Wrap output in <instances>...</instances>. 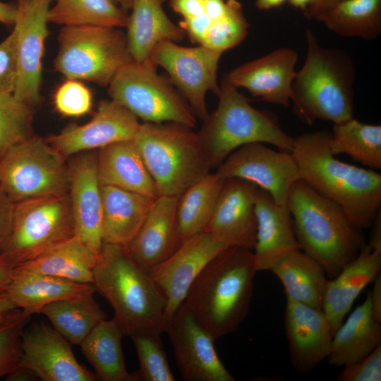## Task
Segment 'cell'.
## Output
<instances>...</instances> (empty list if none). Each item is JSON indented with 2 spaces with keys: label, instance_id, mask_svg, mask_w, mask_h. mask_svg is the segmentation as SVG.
Segmentation results:
<instances>
[{
  "label": "cell",
  "instance_id": "cell-4",
  "mask_svg": "<svg viewBox=\"0 0 381 381\" xmlns=\"http://www.w3.org/2000/svg\"><path fill=\"white\" fill-rule=\"evenodd\" d=\"M96 291L112 306L124 335L144 328L165 332V298L125 247L102 243L93 269Z\"/></svg>",
  "mask_w": 381,
  "mask_h": 381
},
{
  "label": "cell",
  "instance_id": "cell-7",
  "mask_svg": "<svg viewBox=\"0 0 381 381\" xmlns=\"http://www.w3.org/2000/svg\"><path fill=\"white\" fill-rule=\"evenodd\" d=\"M159 196H180L212 168L193 128L175 122H143L133 139Z\"/></svg>",
  "mask_w": 381,
  "mask_h": 381
},
{
  "label": "cell",
  "instance_id": "cell-2",
  "mask_svg": "<svg viewBox=\"0 0 381 381\" xmlns=\"http://www.w3.org/2000/svg\"><path fill=\"white\" fill-rule=\"evenodd\" d=\"M256 272L251 249L226 247L201 271L182 304L216 340L246 318Z\"/></svg>",
  "mask_w": 381,
  "mask_h": 381
},
{
  "label": "cell",
  "instance_id": "cell-33",
  "mask_svg": "<svg viewBox=\"0 0 381 381\" xmlns=\"http://www.w3.org/2000/svg\"><path fill=\"white\" fill-rule=\"evenodd\" d=\"M123 332L116 321L104 319L85 338L80 346L102 381H137L126 369L121 340Z\"/></svg>",
  "mask_w": 381,
  "mask_h": 381
},
{
  "label": "cell",
  "instance_id": "cell-5",
  "mask_svg": "<svg viewBox=\"0 0 381 381\" xmlns=\"http://www.w3.org/2000/svg\"><path fill=\"white\" fill-rule=\"evenodd\" d=\"M306 39V59L292 85L295 111L308 124L316 120L335 124L353 118L356 69L350 56L322 47L309 29Z\"/></svg>",
  "mask_w": 381,
  "mask_h": 381
},
{
  "label": "cell",
  "instance_id": "cell-56",
  "mask_svg": "<svg viewBox=\"0 0 381 381\" xmlns=\"http://www.w3.org/2000/svg\"><path fill=\"white\" fill-rule=\"evenodd\" d=\"M17 309L11 301L6 289L0 290V320L10 311Z\"/></svg>",
  "mask_w": 381,
  "mask_h": 381
},
{
  "label": "cell",
  "instance_id": "cell-45",
  "mask_svg": "<svg viewBox=\"0 0 381 381\" xmlns=\"http://www.w3.org/2000/svg\"><path fill=\"white\" fill-rule=\"evenodd\" d=\"M339 381H380L381 344L361 359L344 366Z\"/></svg>",
  "mask_w": 381,
  "mask_h": 381
},
{
  "label": "cell",
  "instance_id": "cell-11",
  "mask_svg": "<svg viewBox=\"0 0 381 381\" xmlns=\"http://www.w3.org/2000/svg\"><path fill=\"white\" fill-rule=\"evenodd\" d=\"M68 193L14 204L12 226L1 255L15 266L74 236Z\"/></svg>",
  "mask_w": 381,
  "mask_h": 381
},
{
  "label": "cell",
  "instance_id": "cell-29",
  "mask_svg": "<svg viewBox=\"0 0 381 381\" xmlns=\"http://www.w3.org/2000/svg\"><path fill=\"white\" fill-rule=\"evenodd\" d=\"M6 290L16 308L30 316L40 313L45 306L53 302L82 298L97 291L91 283L22 272L15 267Z\"/></svg>",
  "mask_w": 381,
  "mask_h": 381
},
{
  "label": "cell",
  "instance_id": "cell-3",
  "mask_svg": "<svg viewBox=\"0 0 381 381\" xmlns=\"http://www.w3.org/2000/svg\"><path fill=\"white\" fill-rule=\"evenodd\" d=\"M286 207L300 250L322 265L328 279L336 277L364 245L361 229L341 207L301 179L292 185Z\"/></svg>",
  "mask_w": 381,
  "mask_h": 381
},
{
  "label": "cell",
  "instance_id": "cell-57",
  "mask_svg": "<svg viewBox=\"0 0 381 381\" xmlns=\"http://www.w3.org/2000/svg\"><path fill=\"white\" fill-rule=\"evenodd\" d=\"M286 0H256L255 6L260 10H269L281 6Z\"/></svg>",
  "mask_w": 381,
  "mask_h": 381
},
{
  "label": "cell",
  "instance_id": "cell-47",
  "mask_svg": "<svg viewBox=\"0 0 381 381\" xmlns=\"http://www.w3.org/2000/svg\"><path fill=\"white\" fill-rule=\"evenodd\" d=\"M14 204L0 187V255L11 233Z\"/></svg>",
  "mask_w": 381,
  "mask_h": 381
},
{
  "label": "cell",
  "instance_id": "cell-58",
  "mask_svg": "<svg viewBox=\"0 0 381 381\" xmlns=\"http://www.w3.org/2000/svg\"><path fill=\"white\" fill-rule=\"evenodd\" d=\"M315 0H289L290 3L295 7L305 10Z\"/></svg>",
  "mask_w": 381,
  "mask_h": 381
},
{
  "label": "cell",
  "instance_id": "cell-62",
  "mask_svg": "<svg viewBox=\"0 0 381 381\" xmlns=\"http://www.w3.org/2000/svg\"><path fill=\"white\" fill-rule=\"evenodd\" d=\"M114 1V0H113ZM115 2V1H114Z\"/></svg>",
  "mask_w": 381,
  "mask_h": 381
},
{
  "label": "cell",
  "instance_id": "cell-1",
  "mask_svg": "<svg viewBox=\"0 0 381 381\" xmlns=\"http://www.w3.org/2000/svg\"><path fill=\"white\" fill-rule=\"evenodd\" d=\"M329 138L326 131L294 138L291 154L300 179L340 206L355 226L370 227L381 207V174L337 159Z\"/></svg>",
  "mask_w": 381,
  "mask_h": 381
},
{
  "label": "cell",
  "instance_id": "cell-37",
  "mask_svg": "<svg viewBox=\"0 0 381 381\" xmlns=\"http://www.w3.org/2000/svg\"><path fill=\"white\" fill-rule=\"evenodd\" d=\"M329 148L334 155L346 154L370 169H381V126L354 117L333 125Z\"/></svg>",
  "mask_w": 381,
  "mask_h": 381
},
{
  "label": "cell",
  "instance_id": "cell-20",
  "mask_svg": "<svg viewBox=\"0 0 381 381\" xmlns=\"http://www.w3.org/2000/svg\"><path fill=\"white\" fill-rule=\"evenodd\" d=\"M297 61L295 50L279 48L236 67L224 78L236 88H244L254 97L287 107L292 99Z\"/></svg>",
  "mask_w": 381,
  "mask_h": 381
},
{
  "label": "cell",
  "instance_id": "cell-55",
  "mask_svg": "<svg viewBox=\"0 0 381 381\" xmlns=\"http://www.w3.org/2000/svg\"><path fill=\"white\" fill-rule=\"evenodd\" d=\"M37 375L30 369L18 366L6 375L7 381H33L37 380Z\"/></svg>",
  "mask_w": 381,
  "mask_h": 381
},
{
  "label": "cell",
  "instance_id": "cell-15",
  "mask_svg": "<svg viewBox=\"0 0 381 381\" xmlns=\"http://www.w3.org/2000/svg\"><path fill=\"white\" fill-rule=\"evenodd\" d=\"M165 332L170 338L184 380H236L219 359L213 337L183 304L168 322Z\"/></svg>",
  "mask_w": 381,
  "mask_h": 381
},
{
  "label": "cell",
  "instance_id": "cell-42",
  "mask_svg": "<svg viewBox=\"0 0 381 381\" xmlns=\"http://www.w3.org/2000/svg\"><path fill=\"white\" fill-rule=\"evenodd\" d=\"M30 315L14 309L0 320V378L19 366L21 338Z\"/></svg>",
  "mask_w": 381,
  "mask_h": 381
},
{
  "label": "cell",
  "instance_id": "cell-38",
  "mask_svg": "<svg viewBox=\"0 0 381 381\" xmlns=\"http://www.w3.org/2000/svg\"><path fill=\"white\" fill-rule=\"evenodd\" d=\"M49 22L64 26L126 28L128 15L113 0H52Z\"/></svg>",
  "mask_w": 381,
  "mask_h": 381
},
{
  "label": "cell",
  "instance_id": "cell-49",
  "mask_svg": "<svg viewBox=\"0 0 381 381\" xmlns=\"http://www.w3.org/2000/svg\"><path fill=\"white\" fill-rule=\"evenodd\" d=\"M373 289L368 292L370 311L373 318L381 323V277L380 274L374 279Z\"/></svg>",
  "mask_w": 381,
  "mask_h": 381
},
{
  "label": "cell",
  "instance_id": "cell-22",
  "mask_svg": "<svg viewBox=\"0 0 381 381\" xmlns=\"http://www.w3.org/2000/svg\"><path fill=\"white\" fill-rule=\"evenodd\" d=\"M68 195L74 235L97 255L102 246V197L97 175V154L84 152L68 163Z\"/></svg>",
  "mask_w": 381,
  "mask_h": 381
},
{
  "label": "cell",
  "instance_id": "cell-50",
  "mask_svg": "<svg viewBox=\"0 0 381 381\" xmlns=\"http://www.w3.org/2000/svg\"><path fill=\"white\" fill-rule=\"evenodd\" d=\"M343 1L344 0H316L302 12L306 19L315 20L319 15Z\"/></svg>",
  "mask_w": 381,
  "mask_h": 381
},
{
  "label": "cell",
  "instance_id": "cell-60",
  "mask_svg": "<svg viewBox=\"0 0 381 381\" xmlns=\"http://www.w3.org/2000/svg\"><path fill=\"white\" fill-rule=\"evenodd\" d=\"M25 1V0H18V1Z\"/></svg>",
  "mask_w": 381,
  "mask_h": 381
},
{
  "label": "cell",
  "instance_id": "cell-18",
  "mask_svg": "<svg viewBox=\"0 0 381 381\" xmlns=\"http://www.w3.org/2000/svg\"><path fill=\"white\" fill-rule=\"evenodd\" d=\"M70 344L52 325L35 322L23 332L19 366L43 381L96 380L77 361Z\"/></svg>",
  "mask_w": 381,
  "mask_h": 381
},
{
  "label": "cell",
  "instance_id": "cell-6",
  "mask_svg": "<svg viewBox=\"0 0 381 381\" xmlns=\"http://www.w3.org/2000/svg\"><path fill=\"white\" fill-rule=\"evenodd\" d=\"M217 108L209 113L197 134L212 167H217L234 150L262 143L291 152L294 138L281 128L277 116L253 107L224 77Z\"/></svg>",
  "mask_w": 381,
  "mask_h": 381
},
{
  "label": "cell",
  "instance_id": "cell-34",
  "mask_svg": "<svg viewBox=\"0 0 381 381\" xmlns=\"http://www.w3.org/2000/svg\"><path fill=\"white\" fill-rule=\"evenodd\" d=\"M224 181L215 172H210L179 196L176 224L181 243L205 230L213 215Z\"/></svg>",
  "mask_w": 381,
  "mask_h": 381
},
{
  "label": "cell",
  "instance_id": "cell-46",
  "mask_svg": "<svg viewBox=\"0 0 381 381\" xmlns=\"http://www.w3.org/2000/svg\"><path fill=\"white\" fill-rule=\"evenodd\" d=\"M212 22L211 19L203 13L196 17L183 19L179 26L193 43L200 45L205 41Z\"/></svg>",
  "mask_w": 381,
  "mask_h": 381
},
{
  "label": "cell",
  "instance_id": "cell-28",
  "mask_svg": "<svg viewBox=\"0 0 381 381\" xmlns=\"http://www.w3.org/2000/svg\"><path fill=\"white\" fill-rule=\"evenodd\" d=\"M167 1L132 0L126 36L133 61H148L157 44L167 40L179 42L186 36L166 14L163 5Z\"/></svg>",
  "mask_w": 381,
  "mask_h": 381
},
{
  "label": "cell",
  "instance_id": "cell-31",
  "mask_svg": "<svg viewBox=\"0 0 381 381\" xmlns=\"http://www.w3.org/2000/svg\"><path fill=\"white\" fill-rule=\"evenodd\" d=\"M97 260V255L74 236L37 257L16 265L15 268L25 272L92 284Z\"/></svg>",
  "mask_w": 381,
  "mask_h": 381
},
{
  "label": "cell",
  "instance_id": "cell-10",
  "mask_svg": "<svg viewBox=\"0 0 381 381\" xmlns=\"http://www.w3.org/2000/svg\"><path fill=\"white\" fill-rule=\"evenodd\" d=\"M66 157L34 135L13 147L0 160V187L14 202L68 193Z\"/></svg>",
  "mask_w": 381,
  "mask_h": 381
},
{
  "label": "cell",
  "instance_id": "cell-39",
  "mask_svg": "<svg viewBox=\"0 0 381 381\" xmlns=\"http://www.w3.org/2000/svg\"><path fill=\"white\" fill-rule=\"evenodd\" d=\"M157 329H140L129 336L138 354L139 370L135 373L136 380L141 381H174L161 334Z\"/></svg>",
  "mask_w": 381,
  "mask_h": 381
},
{
  "label": "cell",
  "instance_id": "cell-35",
  "mask_svg": "<svg viewBox=\"0 0 381 381\" xmlns=\"http://www.w3.org/2000/svg\"><path fill=\"white\" fill-rule=\"evenodd\" d=\"M315 20L344 37L373 40L381 34V0H344Z\"/></svg>",
  "mask_w": 381,
  "mask_h": 381
},
{
  "label": "cell",
  "instance_id": "cell-30",
  "mask_svg": "<svg viewBox=\"0 0 381 381\" xmlns=\"http://www.w3.org/2000/svg\"><path fill=\"white\" fill-rule=\"evenodd\" d=\"M380 344L381 323L373 318L368 293L365 301L334 333L327 358L331 365L344 367L365 357Z\"/></svg>",
  "mask_w": 381,
  "mask_h": 381
},
{
  "label": "cell",
  "instance_id": "cell-19",
  "mask_svg": "<svg viewBox=\"0 0 381 381\" xmlns=\"http://www.w3.org/2000/svg\"><path fill=\"white\" fill-rule=\"evenodd\" d=\"M258 188L244 179L225 180L205 231L226 247L252 250L256 236L255 200Z\"/></svg>",
  "mask_w": 381,
  "mask_h": 381
},
{
  "label": "cell",
  "instance_id": "cell-52",
  "mask_svg": "<svg viewBox=\"0 0 381 381\" xmlns=\"http://www.w3.org/2000/svg\"><path fill=\"white\" fill-rule=\"evenodd\" d=\"M18 13L17 4L0 1V23L15 24Z\"/></svg>",
  "mask_w": 381,
  "mask_h": 381
},
{
  "label": "cell",
  "instance_id": "cell-13",
  "mask_svg": "<svg viewBox=\"0 0 381 381\" xmlns=\"http://www.w3.org/2000/svg\"><path fill=\"white\" fill-rule=\"evenodd\" d=\"M217 168L215 173L222 179L246 180L267 191L277 204L286 207L292 185L301 179L291 152L274 150L262 143L238 147Z\"/></svg>",
  "mask_w": 381,
  "mask_h": 381
},
{
  "label": "cell",
  "instance_id": "cell-41",
  "mask_svg": "<svg viewBox=\"0 0 381 381\" xmlns=\"http://www.w3.org/2000/svg\"><path fill=\"white\" fill-rule=\"evenodd\" d=\"M224 14L212 21L202 45L224 53L243 41L248 32V23L238 0H226Z\"/></svg>",
  "mask_w": 381,
  "mask_h": 381
},
{
  "label": "cell",
  "instance_id": "cell-25",
  "mask_svg": "<svg viewBox=\"0 0 381 381\" xmlns=\"http://www.w3.org/2000/svg\"><path fill=\"white\" fill-rule=\"evenodd\" d=\"M381 250L364 244L354 259L338 274L329 279L322 310L329 322L332 334L363 289L380 274Z\"/></svg>",
  "mask_w": 381,
  "mask_h": 381
},
{
  "label": "cell",
  "instance_id": "cell-40",
  "mask_svg": "<svg viewBox=\"0 0 381 381\" xmlns=\"http://www.w3.org/2000/svg\"><path fill=\"white\" fill-rule=\"evenodd\" d=\"M33 107L13 94L0 95V160L13 147L34 136Z\"/></svg>",
  "mask_w": 381,
  "mask_h": 381
},
{
  "label": "cell",
  "instance_id": "cell-48",
  "mask_svg": "<svg viewBox=\"0 0 381 381\" xmlns=\"http://www.w3.org/2000/svg\"><path fill=\"white\" fill-rule=\"evenodd\" d=\"M172 10L183 19L196 17L205 13L203 0H168Z\"/></svg>",
  "mask_w": 381,
  "mask_h": 381
},
{
  "label": "cell",
  "instance_id": "cell-36",
  "mask_svg": "<svg viewBox=\"0 0 381 381\" xmlns=\"http://www.w3.org/2000/svg\"><path fill=\"white\" fill-rule=\"evenodd\" d=\"M93 296L57 301L45 306L40 313L71 344L80 346L94 327L107 319Z\"/></svg>",
  "mask_w": 381,
  "mask_h": 381
},
{
  "label": "cell",
  "instance_id": "cell-27",
  "mask_svg": "<svg viewBox=\"0 0 381 381\" xmlns=\"http://www.w3.org/2000/svg\"><path fill=\"white\" fill-rule=\"evenodd\" d=\"M100 186L118 187L156 199V184L133 140L109 145L97 153Z\"/></svg>",
  "mask_w": 381,
  "mask_h": 381
},
{
  "label": "cell",
  "instance_id": "cell-24",
  "mask_svg": "<svg viewBox=\"0 0 381 381\" xmlns=\"http://www.w3.org/2000/svg\"><path fill=\"white\" fill-rule=\"evenodd\" d=\"M256 236L253 256L257 272L270 271L287 254L300 249L291 214L265 190L258 188L255 200Z\"/></svg>",
  "mask_w": 381,
  "mask_h": 381
},
{
  "label": "cell",
  "instance_id": "cell-12",
  "mask_svg": "<svg viewBox=\"0 0 381 381\" xmlns=\"http://www.w3.org/2000/svg\"><path fill=\"white\" fill-rule=\"evenodd\" d=\"M222 54L202 44L183 47L167 40L155 46L149 61L166 71L195 116L203 121L209 114L207 93L217 96L219 92L217 72Z\"/></svg>",
  "mask_w": 381,
  "mask_h": 381
},
{
  "label": "cell",
  "instance_id": "cell-16",
  "mask_svg": "<svg viewBox=\"0 0 381 381\" xmlns=\"http://www.w3.org/2000/svg\"><path fill=\"white\" fill-rule=\"evenodd\" d=\"M52 1L25 0L17 4L14 27L18 31V74L13 94L32 107L40 100L42 57Z\"/></svg>",
  "mask_w": 381,
  "mask_h": 381
},
{
  "label": "cell",
  "instance_id": "cell-43",
  "mask_svg": "<svg viewBox=\"0 0 381 381\" xmlns=\"http://www.w3.org/2000/svg\"><path fill=\"white\" fill-rule=\"evenodd\" d=\"M53 102L55 109L60 114L67 117H79L90 111L92 94L82 80L66 78L56 89Z\"/></svg>",
  "mask_w": 381,
  "mask_h": 381
},
{
  "label": "cell",
  "instance_id": "cell-51",
  "mask_svg": "<svg viewBox=\"0 0 381 381\" xmlns=\"http://www.w3.org/2000/svg\"><path fill=\"white\" fill-rule=\"evenodd\" d=\"M205 13L212 21L222 18L226 7V0H203Z\"/></svg>",
  "mask_w": 381,
  "mask_h": 381
},
{
  "label": "cell",
  "instance_id": "cell-14",
  "mask_svg": "<svg viewBox=\"0 0 381 381\" xmlns=\"http://www.w3.org/2000/svg\"><path fill=\"white\" fill-rule=\"evenodd\" d=\"M225 248L204 231L185 239L170 256L148 271L165 298L167 325L201 271Z\"/></svg>",
  "mask_w": 381,
  "mask_h": 381
},
{
  "label": "cell",
  "instance_id": "cell-32",
  "mask_svg": "<svg viewBox=\"0 0 381 381\" xmlns=\"http://www.w3.org/2000/svg\"><path fill=\"white\" fill-rule=\"evenodd\" d=\"M281 282L286 299L322 309L328 278L322 265L298 249L270 270Z\"/></svg>",
  "mask_w": 381,
  "mask_h": 381
},
{
  "label": "cell",
  "instance_id": "cell-61",
  "mask_svg": "<svg viewBox=\"0 0 381 381\" xmlns=\"http://www.w3.org/2000/svg\"><path fill=\"white\" fill-rule=\"evenodd\" d=\"M316 0H315L314 1H315Z\"/></svg>",
  "mask_w": 381,
  "mask_h": 381
},
{
  "label": "cell",
  "instance_id": "cell-23",
  "mask_svg": "<svg viewBox=\"0 0 381 381\" xmlns=\"http://www.w3.org/2000/svg\"><path fill=\"white\" fill-rule=\"evenodd\" d=\"M179 196L157 198L140 230L125 247L131 257L149 271L170 256L181 245L176 208Z\"/></svg>",
  "mask_w": 381,
  "mask_h": 381
},
{
  "label": "cell",
  "instance_id": "cell-8",
  "mask_svg": "<svg viewBox=\"0 0 381 381\" xmlns=\"http://www.w3.org/2000/svg\"><path fill=\"white\" fill-rule=\"evenodd\" d=\"M55 69L66 78L109 86L132 60L126 34L117 28L64 26L59 35Z\"/></svg>",
  "mask_w": 381,
  "mask_h": 381
},
{
  "label": "cell",
  "instance_id": "cell-21",
  "mask_svg": "<svg viewBox=\"0 0 381 381\" xmlns=\"http://www.w3.org/2000/svg\"><path fill=\"white\" fill-rule=\"evenodd\" d=\"M284 325L291 363L306 373L330 352L333 334L322 309L286 299Z\"/></svg>",
  "mask_w": 381,
  "mask_h": 381
},
{
  "label": "cell",
  "instance_id": "cell-44",
  "mask_svg": "<svg viewBox=\"0 0 381 381\" xmlns=\"http://www.w3.org/2000/svg\"><path fill=\"white\" fill-rule=\"evenodd\" d=\"M18 31L12 32L0 43V95L13 94L18 74Z\"/></svg>",
  "mask_w": 381,
  "mask_h": 381
},
{
  "label": "cell",
  "instance_id": "cell-59",
  "mask_svg": "<svg viewBox=\"0 0 381 381\" xmlns=\"http://www.w3.org/2000/svg\"><path fill=\"white\" fill-rule=\"evenodd\" d=\"M114 1L125 12L131 9L132 0H114Z\"/></svg>",
  "mask_w": 381,
  "mask_h": 381
},
{
  "label": "cell",
  "instance_id": "cell-9",
  "mask_svg": "<svg viewBox=\"0 0 381 381\" xmlns=\"http://www.w3.org/2000/svg\"><path fill=\"white\" fill-rule=\"evenodd\" d=\"M108 93L143 122L195 126L197 117L187 101L150 61L126 64L109 83Z\"/></svg>",
  "mask_w": 381,
  "mask_h": 381
},
{
  "label": "cell",
  "instance_id": "cell-54",
  "mask_svg": "<svg viewBox=\"0 0 381 381\" xmlns=\"http://www.w3.org/2000/svg\"><path fill=\"white\" fill-rule=\"evenodd\" d=\"M15 265L0 255V290L6 289L8 286Z\"/></svg>",
  "mask_w": 381,
  "mask_h": 381
},
{
  "label": "cell",
  "instance_id": "cell-26",
  "mask_svg": "<svg viewBox=\"0 0 381 381\" xmlns=\"http://www.w3.org/2000/svg\"><path fill=\"white\" fill-rule=\"evenodd\" d=\"M102 243L126 247L145 220L155 199L118 187L100 186Z\"/></svg>",
  "mask_w": 381,
  "mask_h": 381
},
{
  "label": "cell",
  "instance_id": "cell-53",
  "mask_svg": "<svg viewBox=\"0 0 381 381\" xmlns=\"http://www.w3.org/2000/svg\"><path fill=\"white\" fill-rule=\"evenodd\" d=\"M373 227L370 238L368 245L373 249L381 250V212L380 210L377 212L373 222L371 225Z\"/></svg>",
  "mask_w": 381,
  "mask_h": 381
},
{
  "label": "cell",
  "instance_id": "cell-17",
  "mask_svg": "<svg viewBox=\"0 0 381 381\" xmlns=\"http://www.w3.org/2000/svg\"><path fill=\"white\" fill-rule=\"evenodd\" d=\"M140 123L119 102L112 99H104L88 122L71 124L46 140L66 158L115 143L133 140Z\"/></svg>",
  "mask_w": 381,
  "mask_h": 381
}]
</instances>
